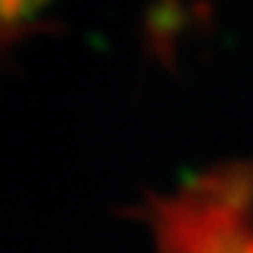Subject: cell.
<instances>
[{"mask_svg": "<svg viewBox=\"0 0 253 253\" xmlns=\"http://www.w3.org/2000/svg\"><path fill=\"white\" fill-rule=\"evenodd\" d=\"M140 215L151 253H253V159L210 167L170 194L148 197Z\"/></svg>", "mask_w": 253, "mask_h": 253, "instance_id": "6da1fadb", "label": "cell"}]
</instances>
